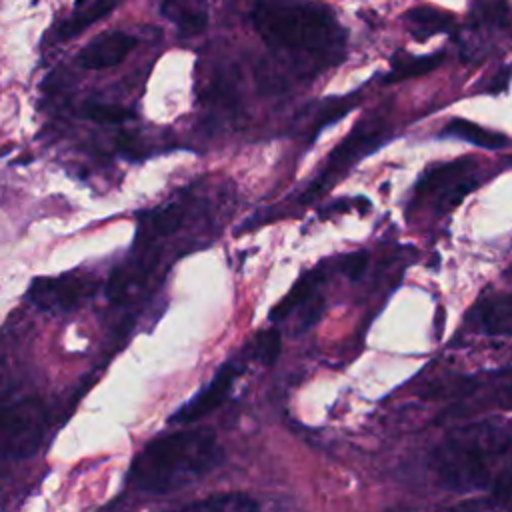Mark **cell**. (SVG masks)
<instances>
[{"label": "cell", "instance_id": "1", "mask_svg": "<svg viewBox=\"0 0 512 512\" xmlns=\"http://www.w3.org/2000/svg\"><path fill=\"white\" fill-rule=\"evenodd\" d=\"M222 456L212 430L170 432L148 442L136 454L128 480L142 492L166 494L206 476L222 462Z\"/></svg>", "mask_w": 512, "mask_h": 512}, {"label": "cell", "instance_id": "2", "mask_svg": "<svg viewBox=\"0 0 512 512\" xmlns=\"http://www.w3.org/2000/svg\"><path fill=\"white\" fill-rule=\"evenodd\" d=\"M250 18L266 46L276 52L300 54L318 66L334 64L344 54L346 32L326 6L260 0Z\"/></svg>", "mask_w": 512, "mask_h": 512}, {"label": "cell", "instance_id": "3", "mask_svg": "<svg viewBox=\"0 0 512 512\" xmlns=\"http://www.w3.org/2000/svg\"><path fill=\"white\" fill-rule=\"evenodd\" d=\"M512 446V436L494 424L480 422L454 430L430 454V468L440 486L468 492L494 484L492 466Z\"/></svg>", "mask_w": 512, "mask_h": 512}, {"label": "cell", "instance_id": "4", "mask_svg": "<svg viewBox=\"0 0 512 512\" xmlns=\"http://www.w3.org/2000/svg\"><path fill=\"white\" fill-rule=\"evenodd\" d=\"M386 134V122L378 116H370L362 122H358L348 136L332 150L328 156V162L324 170L318 174L316 180L310 182L308 190L302 194L300 202H310L312 198L320 196L322 192L330 190L336 178L346 174L360 158L370 154L374 148H378L384 142Z\"/></svg>", "mask_w": 512, "mask_h": 512}, {"label": "cell", "instance_id": "5", "mask_svg": "<svg viewBox=\"0 0 512 512\" xmlns=\"http://www.w3.org/2000/svg\"><path fill=\"white\" fill-rule=\"evenodd\" d=\"M46 428L38 400L24 398L0 408V458H26L36 452Z\"/></svg>", "mask_w": 512, "mask_h": 512}, {"label": "cell", "instance_id": "6", "mask_svg": "<svg viewBox=\"0 0 512 512\" xmlns=\"http://www.w3.org/2000/svg\"><path fill=\"white\" fill-rule=\"evenodd\" d=\"M98 282L86 274H62L54 278H36L30 284L28 298L42 310L68 312L90 298Z\"/></svg>", "mask_w": 512, "mask_h": 512}, {"label": "cell", "instance_id": "7", "mask_svg": "<svg viewBox=\"0 0 512 512\" xmlns=\"http://www.w3.org/2000/svg\"><path fill=\"white\" fill-rule=\"evenodd\" d=\"M452 398L460 400V408H450L448 414L456 412H476L486 408H512V368L490 374L488 382H478L474 378L456 380L450 392Z\"/></svg>", "mask_w": 512, "mask_h": 512}, {"label": "cell", "instance_id": "8", "mask_svg": "<svg viewBox=\"0 0 512 512\" xmlns=\"http://www.w3.org/2000/svg\"><path fill=\"white\" fill-rule=\"evenodd\" d=\"M242 370H244V366L240 362H236V360L226 362L216 372V376L210 380V384L204 386L194 398H190L178 412H174V416L170 420L178 422V424H190V422H196V420L208 416L210 412H214L230 396L234 382L238 380Z\"/></svg>", "mask_w": 512, "mask_h": 512}, {"label": "cell", "instance_id": "9", "mask_svg": "<svg viewBox=\"0 0 512 512\" xmlns=\"http://www.w3.org/2000/svg\"><path fill=\"white\" fill-rule=\"evenodd\" d=\"M136 46V38L126 32H106L88 42L80 54L78 62L86 70H104L120 64Z\"/></svg>", "mask_w": 512, "mask_h": 512}, {"label": "cell", "instance_id": "10", "mask_svg": "<svg viewBox=\"0 0 512 512\" xmlns=\"http://www.w3.org/2000/svg\"><path fill=\"white\" fill-rule=\"evenodd\" d=\"M476 326L490 336H512V294H498L474 310Z\"/></svg>", "mask_w": 512, "mask_h": 512}, {"label": "cell", "instance_id": "11", "mask_svg": "<svg viewBox=\"0 0 512 512\" xmlns=\"http://www.w3.org/2000/svg\"><path fill=\"white\" fill-rule=\"evenodd\" d=\"M160 10L184 36H196L208 24L206 0H162Z\"/></svg>", "mask_w": 512, "mask_h": 512}, {"label": "cell", "instance_id": "12", "mask_svg": "<svg viewBox=\"0 0 512 512\" xmlns=\"http://www.w3.org/2000/svg\"><path fill=\"white\" fill-rule=\"evenodd\" d=\"M406 28L412 38L424 42L452 28V16L434 6H416L406 12Z\"/></svg>", "mask_w": 512, "mask_h": 512}, {"label": "cell", "instance_id": "13", "mask_svg": "<svg viewBox=\"0 0 512 512\" xmlns=\"http://www.w3.org/2000/svg\"><path fill=\"white\" fill-rule=\"evenodd\" d=\"M442 134L466 140V142H470L474 146H480V148H486V150H502V148L510 146V140L504 134L488 130V128H484L480 124H474L470 120H464V118L450 120L444 126Z\"/></svg>", "mask_w": 512, "mask_h": 512}, {"label": "cell", "instance_id": "14", "mask_svg": "<svg viewBox=\"0 0 512 512\" xmlns=\"http://www.w3.org/2000/svg\"><path fill=\"white\" fill-rule=\"evenodd\" d=\"M470 158H460V160H452V162H444V164H436L430 170L424 172V176L418 180L416 184V192L418 194H440L444 188H448L452 182L460 180L466 176L468 168H470Z\"/></svg>", "mask_w": 512, "mask_h": 512}, {"label": "cell", "instance_id": "15", "mask_svg": "<svg viewBox=\"0 0 512 512\" xmlns=\"http://www.w3.org/2000/svg\"><path fill=\"white\" fill-rule=\"evenodd\" d=\"M172 512H260L258 502L242 492L214 494Z\"/></svg>", "mask_w": 512, "mask_h": 512}, {"label": "cell", "instance_id": "16", "mask_svg": "<svg viewBox=\"0 0 512 512\" xmlns=\"http://www.w3.org/2000/svg\"><path fill=\"white\" fill-rule=\"evenodd\" d=\"M322 280H324V276H322V270H320V268H318V270H312V272H308V274H304V276L288 290V294L272 308L270 318H272V320H282V318H286L290 312H294L298 306L306 304V302L314 296V292L318 290V286L322 284Z\"/></svg>", "mask_w": 512, "mask_h": 512}, {"label": "cell", "instance_id": "17", "mask_svg": "<svg viewBox=\"0 0 512 512\" xmlns=\"http://www.w3.org/2000/svg\"><path fill=\"white\" fill-rule=\"evenodd\" d=\"M118 4H120V0H94L90 6L74 12L70 18H66L60 24V36L62 38H72V36L80 34L82 30H86L88 26L98 22L100 18L108 16Z\"/></svg>", "mask_w": 512, "mask_h": 512}, {"label": "cell", "instance_id": "18", "mask_svg": "<svg viewBox=\"0 0 512 512\" xmlns=\"http://www.w3.org/2000/svg\"><path fill=\"white\" fill-rule=\"evenodd\" d=\"M442 60H444L442 52H434V54L418 56V58H396L394 64H392V70L386 74L384 82H402V80H408V78L428 74Z\"/></svg>", "mask_w": 512, "mask_h": 512}, {"label": "cell", "instance_id": "19", "mask_svg": "<svg viewBox=\"0 0 512 512\" xmlns=\"http://www.w3.org/2000/svg\"><path fill=\"white\" fill-rule=\"evenodd\" d=\"M182 220H184V206L180 202H172V204H166V206L154 210L148 216L144 232H148V238L168 236L180 228Z\"/></svg>", "mask_w": 512, "mask_h": 512}, {"label": "cell", "instance_id": "20", "mask_svg": "<svg viewBox=\"0 0 512 512\" xmlns=\"http://www.w3.org/2000/svg\"><path fill=\"white\" fill-rule=\"evenodd\" d=\"M358 104L356 94H348V96H338V98H330L324 100L322 106L318 108V114L314 118V134H318L322 128L338 122L342 116H346L354 106Z\"/></svg>", "mask_w": 512, "mask_h": 512}, {"label": "cell", "instance_id": "21", "mask_svg": "<svg viewBox=\"0 0 512 512\" xmlns=\"http://www.w3.org/2000/svg\"><path fill=\"white\" fill-rule=\"evenodd\" d=\"M282 348V338L278 330H264L256 336V340L252 342V356L256 360H260L262 364H272Z\"/></svg>", "mask_w": 512, "mask_h": 512}, {"label": "cell", "instance_id": "22", "mask_svg": "<svg viewBox=\"0 0 512 512\" xmlns=\"http://www.w3.org/2000/svg\"><path fill=\"white\" fill-rule=\"evenodd\" d=\"M476 186V182L470 178V176H464L456 182H452L448 188H444L440 194H438V210L440 212H448L452 210L454 206H458L462 202V198Z\"/></svg>", "mask_w": 512, "mask_h": 512}, {"label": "cell", "instance_id": "23", "mask_svg": "<svg viewBox=\"0 0 512 512\" xmlns=\"http://www.w3.org/2000/svg\"><path fill=\"white\" fill-rule=\"evenodd\" d=\"M84 114L100 124H118L128 120L132 114L120 106H108V104H88Z\"/></svg>", "mask_w": 512, "mask_h": 512}, {"label": "cell", "instance_id": "24", "mask_svg": "<svg viewBox=\"0 0 512 512\" xmlns=\"http://www.w3.org/2000/svg\"><path fill=\"white\" fill-rule=\"evenodd\" d=\"M366 262H368V256H366L364 252H354V254H350V256L344 258L342 270H344L352 280H356V278H360V274L364 272Z\"/></svg>", "mask_w": 512, "mask_h": 512}, {"label": "cell", "instance_id": "25", "mask_svg": "<svg viewBox=\"0 0 512 512\" xmlns=\"http://www.w3.org/2000/svg\"><path fill=\"white\" fill-rule=\"evenodd\" d=\"M510 78H512V70H510V68H502V70H498V72L494 74V78L488 82L486 90H488L490 94H500V92H504V90L508 88Z\"/></svg>", "mask_w": 512, "mask_h": 512}]
</instances>
